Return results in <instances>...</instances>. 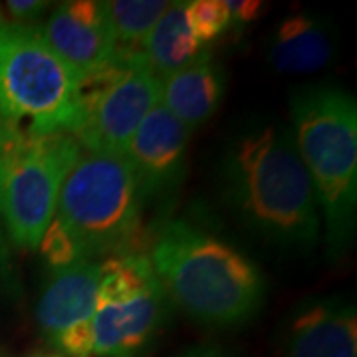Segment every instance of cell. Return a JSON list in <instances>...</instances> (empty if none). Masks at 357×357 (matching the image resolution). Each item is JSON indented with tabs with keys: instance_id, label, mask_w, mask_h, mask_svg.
Returning <instances> with one entry per match:
<instances>
[{
	"instance_id": "obj_11",
	"label": "cell",
	"mask_w": 357,
	"mask_h": 357,
	"mask_svg": "<svg viewBox=\"0 0 357 357\" xmlns=\"http://www.w3.org/2000/svg\"><path fill=\"white\" fill-rule=\"evenodd\" d=\"M284 357H357V312L347 296L316 298L288 324Z\"/></svg>"
},
{
	"instance_id": "obj_16",
	"label": "cell",
	"mask_w": 357,
	"mask_h": 357,
	"mask_svg": "<svg viewBox=\"0 0 357 357\" xmlns=\"http://www.w3.org/2000/svg\"><path fill=\"white\" fill-rule=\"evenodd\" d=\"M98 288V306L126 304L161 286L147 255L126 252L105 260Z\"/></svg>"
},
{
	"instance_id": "obj_18",
	"label": "cell",
	"mask_w": 357,
	"mask_h": 357,
	"mask_svg": "<svg viewBox=\"0 0 357 357\" xmlns=\"http://www.w3.org/2000/svg\"><path fill=\"white\" fill-rule=\"evenodd\" d=\"M185 18L195 40L204 46L227 32L230 14L225 0H192L185 6Z\"/></svg>"
},
{
	"instance_id": "obj_14",
	"label": "cell",
	"mask_w": 357,
	"mask_h": 357,
	"mask_svg": "<svg viewBox=\"0 0 357 357\" xmlns=\"http://www.w3.org/2000/svg\"><path fill=\"white\" fill-rule=\"evenodd\" d=\"M225 96V76L211 52L203 50L161 84V105L185 128L195 129L217 114Z\"/></svg>"
},
{
	"instance_id": "obj_13",
	"label": "cell",
	"mask_w": 357,
	"mask_h": 357,
	"mask_svg": "<svg viewBox=\"0 0 357 357\" xmlns=\"http://www.w3.org/2000/svg\"><path fill=\"white\" fill-rule=\"evenodd\" d=\"M335 56V36L332 24L310 13L286 16L276 26L270 48L268 64L276 74H312L324 70Z\"/></svg>"
},
{
	"instance_id": "obj_20",
	"label": "cell",
	"mask_w": 357,
	"mask_h": 357,
	"mask_svg": "<svg viewBox=\"0 0 357 357\" xmlns=\"http://www.w3.org/2000/svg\"><path fill=\"white\" fill-rule=\"evenodd\" d=\"M58 351H62L66 357H91V319L68 328L62 333H58L50 342Z\"/></svg>"
},
{
	"instance_id": "obj_24",
	"label": "cell",
	"mask_w": 357,
	"mask_h": 357,
	"mask_svg": "<svg viewBox=\"0 0 357 357\" xmlns=\"http://www.w3.org/2000/svg\"><path fill=\"white\" fill-rule=\"evenodd\" d=\"M178 357H232L229 356L225 349L220 347H213V345H201V347H192L187 349L185 354H181Z\"/></svg>"
},
{
	"instance_id": "obj_3",
	"label": "cell",
	"mask_w": 357,
	"mask_h": 357,
	"mask_svg": "<svg viewBox=\"0 0 357 357\" xmlns=\"http://www.w3.org/2000/svg\"><path fill=\"white\" fill-rule=\"evenodd\" d=\"M290 131L318 197L330 256H340L356 234V98L335 84H314L294 91Z\"/></svg>"
},
{
	"instance_id": "obj_25",
	"label": "cell",
	"mask_w": 357,
	"mask_h": 357,
	"mask_svg": "<svg viewBox=\"0 0 357 357\" xmlns=\"http://www.w3.org/2000/svg\"><path fill=\"white\" fill-rule=\"evenodd\" d=\"M8 133H10V126H8V123H4V121L0 119V151H2L4 143H6V139H8Z\"/></svg>"
},
{
	"instance_id": "obj_4",
	"label": "cell",
	"mask_w": 357,
	"mask_h": 357,
	"mask_svg": "<svg viewBox=\"0 0 357 357\" xmlns=\"http://www.w3.org/2000/svg\"><path fill=\"white\" fill-rule=\"evenodd\" d=\"M79 76L52 50L36 24L0 10V119L26 133H72Z\"/></svg>"
},
{
	"instance_id": "obj_19",
	"label": "cell",
	"mask_w": 357,
	"mask_h": 357,
	"mask_svg": "<svg viewBox=\"0 0 357 357\" xmlns=\"http://www.w3.org/2000/svg\"><path fill=\"white\" fill-rule=\"evenodd\" d=\"M38 250L50 272L72 266L77 260H84L77 252L72 236L68 234V230L62 227V222L58 218H52V222L48 225V229L40 241Z\"/></svg>"
},
{
	"instance_id": "obj_1",
	"label": "cell",
	"mask_w": 357,
	"mask_h": 357,
	"mask_svg": "<svg viewBox=\"0 0 357 357\" xmlns=\"http://www.w3.org/2000/svg\"><path fill=\"white\" fill-rule=\"evenodd\" d=\"M220 187L234 217L268 246L307 255L318 244V197L290 128L264 121L234 133L222 155Z\"/></svg>"
},
{
	"instance_id": "obj_12",
	"label": "cell",
	"mask_w": 357,
	"mask_h": 357,
	"mask_svg": "<svg viewBox=\"0 0 357 357\" xmlns=\"http://www.w3.org/2000/svg\"><path fill=\"white\" fill-rule=\"evenodd\" d=\"M102 268L93 260H77L76 264L50 272L42 290L36 321L46 340L93 318L98 310V288Z\"/></svg>"
},
{
	"instance_id": "obj_2",
	"label": "cell",
	"mask_w": 357,
	"mask_h": 357,
	"mask_svg": "<svg viewBox=\"0 0 357 357\" xmlns=\"http://www.w3.org/2000/svg\"><path fill=\"white\" fill-rule=\"evenodd\" d=\"M147 258L169 302L204 328H238L264 304L266 280L260 268L187 220L161 225Z\"/></svg>"
},
{
	"instance_id": "obj_7",
	"label": "cell",
	"mask_w": 357,
	"mask_h": 357,
	"mask_svg": "<svg viewBox=\"0 0 357 357\" xmlns=\"http://www.w3.org/2000/svg\"><path fill=\"white\" fill-rule=\"evenodd\" d=\"M161 84L141 50L115 48L103 68L79 77L72 135L84 149L123 155L145 115L161 102Z\"/></svg>"
},
{
	"instance_id": "obj_22",
	"label": "cell",
	"mask_w": 357,
	"mask_h": 357,
	"mask_svg": "<svg viewBox=\"0 0 357 357\" xmlns=\"http://www.w3.org/2000/svg\"><path fill=\"white\" fill-rule=\"evenodd\" d=\"M230 14V24H252L264 13V4L258 0H225Z\"/></svg>"
},
{
	"instance_id": "obj_6",
	"label": "cell",
	"mask_w": 357,
	"mask_h": 357,
	"mask_svg": "<svg viewBox=\"0 0 357 357\" xmlns=\"http://www.w3.org/2000/svg\"><path fill=\"white\" fill-rule=\"evenodd\" d=\"M82 145L72 133L10 128L0 151V220L16 250H38Z\"/></svg>"
},
{
	"instance_id": "obj_15",
	"label": "cell",
	"mask_w": 357,
	"mask_h": 357,
	"mask_svg": "<svg viewBox=\"0 0 357 357\" xmlns=\"http://www.w3.org/2000/svg\"><path fill=\"white\" fill-rule=\"evenodd\" d=\"M187 2H169L163 16L157 20L149 36L141 44L145 64L155 76L165 79L171 74L189 66L203 52V46L195 40L185 18Z\"/></svg>"
},
{
	"instance_id": "obj_5",
	"label": "cell",
	"mask_w": 357,
	"mask_h": 357,
	"mask_svg": "<svg viewBox=\"0 0 357 357\" xmlns=\"http://www.w3.org/2000/svg\"><path fill=\"white\" fill-rule=\"evenodd\" d=\"M141 197L126 155L84 149L68 171L56 215L84 260L126 255L141 222Z\"/></svg>"
},
{
	"instance_id": "obj_21",
	"label": "cell",
	"mask_w": 357,
	"mask_h": 357,
	"mask_svg": "<svg viewBox=\"0 0 357 357\" xmlns=\"http://www.w3.org/2000/svg\"><path fill=\"white\" fill-rule=\"evenodd\" d=\"M46 10L48 2L44 0H10L6 2V8L2 13L18 24H34Z\"/></svg>"
},
{
	"instance_id": "obj_10",
	"label": "cell",
	"mask_w": 357,
	"mask_h": 357,
	"mask_svg": "<svg viewBox=\"0 0 357 357\" xmlns=\"http://www.w3.org/2000/svg\"><path fill=\"white\" fill-rule=\"evenodd\" d=\"M163 286L126 304L98 306L91 318V356L147 357L169 318Z\"/></svg>"
},
{
	"instance_id": "obj_23",
	"label": "cell",
	"mask_w": 357,
	"mask_h": 357,
	"mask_svg": "<svg viewBox=\"0 0 357 357\" xmlns=\"http://www.w3.org/2000/svg\"><path fill=\"white\" fill-rule=\"evenodd\" d=\"M0 282L2 284H14V268H13V256H10V244L6 238V232L0 220Z\"/></svg>"
},
{
	"instance_id": "obj_8",
	"label": "cell",
	"mask_w": 357,
	"mask_h": 357,
	"mask_svg": "<svg viewBox=\"0 0 357 357\" xmlns=\"http://www.w3.org/2000/svg\"><path fill=\"white\" fill-rule=\"evenodd\" d=\"M189 133L161 103L145 115L123 153L135 175L141 203L163 201L177 191L185 175Z\"/></svg>"
},
{
	"instance_id": "obj_9",
	"label": "cell",
	"mask_w": 357,
	"mask_h": 357,
	"mask_svg": "<svg viewBox=\"0 0 357 357\" xmlns=\"http://www.w3.org/2000/svg\"><path fill=\"white\" fill-rule=\"evenodd\" d=\"M40 30L52 50L79 77L103 68L114 58L117 48L103 2L96 0H70L58 4Z\"/></svg>"
},
{
	"instance_id": "obj_17",
	"label": "cell",
	"mask_w": 357,
	"mask_h": 357,
	"mask_svg": "<svg viewBox=\"0 0 357 357\" xmlns=\"http://www.w3.org/2000/svg\"><path fill=\"white\" fill-rule=\"evenodd\" d=\"M169 2L163 0H112L103 2V10L114 30L117 48L141 50Z\"/></svg>"
}]
</instances>
